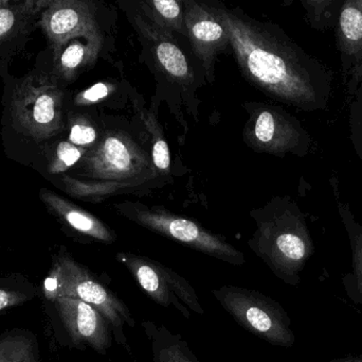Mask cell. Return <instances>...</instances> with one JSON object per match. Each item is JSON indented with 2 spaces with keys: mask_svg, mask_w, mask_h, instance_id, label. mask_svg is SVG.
<instances>
[{
  "mask_svg": "<svg viewBox=\"0 0 362 362\" xmlns=\"http://www.w3.org/2000/svg\"><path fill=\"white\" fill-rule=\"evenodd\" d=\"M52 55L74 38L102 42L95 4L81 0H52L38 21Z\"/></svg>",
  "mask_w": 362,
  "mask_h": 362,
  "instance_id": "30bf717a",
  "label": "cell"
},
{
  "mask_svg": "<svg viewBox=\"0 0 362 362\" xmlns=\"http://www.w3.org/2000/svg\"><path fill=\"white\" fill-rule=\"evenodd\" d=\"M116 210L121 216L136 225L175 240L202 254L236 267L246 263L244 253L229 244L225 237L211 233L191 219L172 214L159 206H146L133 202L118 204Z\"/></svg>",
  "mask_w": 362,
  "mask_h": 362,
  "instance_id": "8992f818",
  "label": "cell"
},
{
  "mask_svg": "<svg viewBox=\"0 0 362 362\" xmlns=\"http://www.w3.org/2000/svg\"><path fill=\"white\" fill-rule=\"evenodd\" d=\"M112 87L107 83L100 82L76 95L74 103L76 106H89L102 101L110 95Z\"/></svg>",
  "mask_w": 362,
  "mask_h": 362,
  "instance_id": "484cf974",
  "label": "cell"
},
{
  "mask_svg": "<svg viewBox=\"0 0 362 362\" xmlns=\"http://www.w3.org/2000/svg\"><path fill=\"white\" fill-rule=\"evenodd\" d=\"M183 6L187 36L212 82L217 55L230 46L229 34L216 9L194 0L183 1Z\"/></svg>",
  "mask_w": 362,
  "mask_h": 362,
  "instance_id": "7c38bea8",
  "label": "cell"
},
{
  "mask_svg": "<svg viewBox=\"0 0 362 362\" xmlns=\"http://www.w3.org/2000/svg\"><path fill=\"white\" fill-rule=\"evenodd\" d=\"M116 261L127 268L155 303L174 308L185 319L191 318L192 312L204 316V307L192 285L171 268L131 252L117 253Z\"/></svg>",
  "mask_w": 362,
  "mask_h": 362,
  "instance_id": "ba28073f",
  "label": "cell"
},
{
  "mask_svg": "<svg viewBox=\"0 0 362 362\" xmlns=\"http://www.w3.org/2000/svg\"><path fill=\"white\" fill-rule=\"evenodd\" d=\"M148 155L123 132L106 131L87 150L76 167L78 180L68 174L53 176L62 191L78 199L107 193L110 187L138 186L154 176ZM50 180V179H49Z\"/></svg>",
  "mask_w": 362,
  "mask_h": 362,
  "instance_id": "7a4b0ae2",
  "label": "cell"
},
{
  "mask_svg": "<svg viewBox=\"0 0 362 362\" xmlns=\"http://www.w3.org/2000/svg\"><path fill=\"white\" fill-rule=\"evenodd\" d=\"M329 362H362L361 357H348V358L336 359Z\"/></svg>",
  "mask_w": 362,
  "mask_h": 362,
  "instance_id": "4316f807",
  "label": "cell"
},
{
  "mask_svg": "<svg viewBox=\"0 0 362 362\" xmlns=\"http://www.w3.org/2000/svg\"><path fill=\"white\" fill-rule=\"evenodd\" d=\"M66 93L51 72L31 70L16 79L8 99L15 130L38 146L57 140L67 130Z\"/></svg>",
  "mask_w": 362,
  "mask_h": 362,
  "instance_id": "277c9868",
  "label": "cell"
},
{
  "mask_svg": "<svg viewBox=\"0 0 362 362\" xmlns=\"http://www.w3.org/2000/svg\"><path fill=\"white\" fill-rule=\"evenodd\" d=\"M251 216L257 230L248 240L249 248L289 286H298L308 259L315 252L304 219L291 206L269 204Z\"/></svg>",
  "mask_w": 362,
  "mask_h": 362,
  "instance_id": "3957f363",
  "label": "cell"
},
{
  "mask_svg": "<svg viewBox=\"0 0 362 362\" xmlns=\"http://www.w3.org/2000/svg\"><path fill=\"white\" fill-rule=\"evenodd\" d=\"M52 0H0V61L21 51Z\"/></svg>",
  "mask_w": 362,
  "mask_h": 362,
  "instance_id": "4fadbf2b",
  "label": "cell"
},
{
  "mask_svg": "<svg viewBox=\"0 0 362 362\" xmlns=\"http://www.w3.org/2000/svg\"><path fill=\"white\" fill-rule=\"evenodd\" d=\"M358 2L359 6H361V8L362 9V1H357Z\"/></svg>",
  "mask_w": 362,
  "mask_h": 362,
  "instance_id": "f1b7e54d",
  "label": "cell"
},
{
  "mask_svg": "<svg viewBox=\"0 0 362 362\" xmlns=\"http://www.w3.org/2000/svg\"><path fill=\"white\" fill-rule=\"evenodd\" d=\"M52 303L74 346L80 350L90 348L100 355L107 354L114 338L110 323L101 312L72 298L57 297Z\"/></svg>",
  "mask_w": 362,
  "mask_h": 362,
  "instance_id": "8fae6325",
  "label": "cell"
},
{
  "mask_svg": "<svg viewBox=\"0 0 362 362\" xmlns=\"http://www.w3.org/2000/svg\"><path fill=\"white\" fill-rule=\"evenodd\" d=\"M338 47L344 84L353 95L362 81V9L357 1L344 2L340 11Z\"/></svg>",
  "mask_w": 362,
  "mask_h": 362,
  "instance_id": "9a60e30c",
  "label": "cell"
},
{
  "mask_svg": "<svg viewBox=\"0 0 362 362\" xmlns=\"http://www.w3.org/2000/svg\"><path fill=\"white\" fill-rule=\"evenodd\" d=\"M142 327L150 342L153 362H202L189 344L165 325L144 321Z\"/></svg>",
  "mask_w": 362,
  "mask_h": 362,
  "instance_id": "ac0fdd59",
  "label": "cell"
},
{
  "mask_svg": "<svg viewBox=\"0 0 362 362\" xmlns=\"http://www.w3.org/2000/svg\"><path fill=\"white\" fill-rule=\"evenodd\" d=\"M358 231H359V234H361V238H362V230L361 229H358Z\"/></svg>",
  "mask_w": 362,
  "mask_h": 362,
  "instance_id": "83f0119b",
  "label": "cell"
},
{
  "mask_svg": "<svg viewBox=\"0 0 362 362\" xmlns=\"http://www.w3.org/2000/svg\"><path fill=\"white\" fill-rule=\"evenodd\" d=\"M102 42L80 38L68 42L53 55V69L51 74L63 84L74 82L87 68L97 61Z\"/></svg>",
  "mask_w": 362,
  "mask_h": 362,
  "instance_id": "2e32d148",
  "label": "cell"
},
{
  "mask_svg": "<svg viewBox=\"0 0 362 362\" xmlns=\"http://www.w3.org/2000/svg\"><path fill=\"white\" fill-rule=\"evenodd\" d=\"M250 113L244 138L253 150L276 155L306 154L310 137L291 115L265 104H257Z\"/></svg>",
  "mask_w": 362,
  "mask_h": 362,
  "instance_id": "9c48e42d",
  "label": "cell"
},
{
  "mask_svg": "<svg viewBox=\"0 0 362 362\" xmlns=\"http://www.w3.org/2000/svg\"><path fill=\"white\" fill-rule=\"evenodd\" d=\"M37 295V289L29 283H0V312L27 303Z\"/></svg>",
  "mask_w": 362,
  "mask_h": 362,
  "instance_id": "cb8c5ba5",
  "label": "cell"
},
{
  "mask_svg": "<svg viewBox=\"0 0 362 362\" xmlns=\"http://www.w3.org/2000/svg\"><path fill=\"white\" fill-rule=\"evenodd\" d=\"M219 305L246 331L272 346L293 348L296 336L286 310L268 295L253 289L221 286L213 289Z\"/></svg>",
  "mask_w": 362,
  "mask_h": 362,
  "instance_id": "52a82bcc",
  "label": "cell"
},
{
  "mask_svg": "<svg viewBox=\"0 0 362 362\" xmlns=\"http://www.w3.org/2000/svg\"><path fill=\"white\" fill-rule=\"evenodd\" d=\"M148 21L168 34L187 35L183 1L177 0H148L140 4Z\"/></svg>",
  "mask_w": 362,
  "mask_h": 362,
  "instance_id": "d6986e66",
  "label": "cell"
},
{
  "mask_svg": "<svg viewBox=\"0 0 362 362\" xmlns=\"http://www.w3.org/2000/svg\"><path fill=\"white\" fill-rule=\"evenodd\" d=\"M353 254V271L344 278L348 295L357 302L362 301V238L356 227L349 225Z\"/></svg>",
  "mask_w": 362,
  "mask_h": 362,
  "instance_id": "603a6c76",
  "label": "cell"
},
{
  "mask_svg": "<svg viewBox=\"0 0 362 362\" xmlns=\"http://www.w3.org/2000/svg\"><path fill=\"white\" fill-rule=\"evenodd\" d=\"M66 115H67L66 123H67L68 140L74 146L85 150L93 148L100 138L93 121L86 115L71 112V111Z\"/></svg>",
  "mask_w": 362,
  "mask_h": 362,
  "instance_id": "7402d4cb",
  "label": "cell"
},
{
  "mask_svg": "<svg viewBox=\"0 0 362 362\" xmlns=\"http://www.w3.org/2000/svg\"><path fill=\"white\" fill-rule=\"evenodd\" d=\"M42 152L47 159V171L53 178L76 168L87 150L74 146L68 140H57L42 147Z\"/></svg>",
  "mask_w": 362,
  "mask_h": 362,
  "instance_id": "ffe728a7",
  "label": "cell"
},
{
  "mask_svg": "<svg viewBox=\"0 0 362 362\" xmlns=\"http://www.w3.org/2000/svg\"><path fill=\"white\" fill-rule=\"evenodd\" d=\"M0 362H40L35 338L18 332L1 336Z\"/></svg>",
  "mask_w": 362,
  "mask_h": 362,
  "instance_id": "44dd1931",
  "label": "cell"
},
{
  "mask_svg": "<svg viewBox=\"0 0 362 362\" xmlns=\"http://www.w3.org/2000/svg\"><path fill=\"white\" fill-rule=\"evenodd\" d=\"M144 32L153 44L155 55L160 67L168 76L177 82L189 84L193 80V74L187 64L182 50L172 40L171 34L165 33L152 23H142Z\"/></svg>",
  "mask_w": 362,
  "mask_h": 362,
  "instance_id": "e0dca14e",
  "label": "cell"
},
{
  "mask_svg": "<svg viewBox=\"0 0 362 362\" xmlns=\"http://www.w3.org/2000/svg\"><path fill=\"white\" fill-rule=\"evenodd\" d=\"M44 295L50 302L57 297H68L93 306L110 323L114 341L131 353L125 335V327L131 329L136 327L131 310L116 293L100 282L88 268L76 261L64 247L53 256L50 273L44 282Z\"/></svg>",
  "mask_w": 362,
  "mask_h": 362,
  "instance_id": "5b68a950",
  "label": "cell"
},
{
  "mask_svg": "<svg viewBox=\"0 0 362 362\" xmlns=\"http://www.w3.org/2000/svg\"><path fill=\"white\" fill-rule=\"evenodd\" d=\"M38 197L49 214L52 215L70 233L84 238L86 242L106 244L116 242V234L105 223L54 191L40 188Z\"/></svg>",
  "mask_w": 362,
  "mask_h": 362,
  "instance_id": "5bb4252c",
  "label": "cell"
},
{
  "mask_svg": "<svg viewBox=\"0 0 362 362\" xmlns=\"http://www.w3.org/2000/svg\"><path fill=\"white\" fill-rule=\"evenodd\" d=\"M243 74L270 97L304 111L325 108L332 74L280 28L238 9H216Z\"/></svg>",
  "mask_w": 362,
  "mask_h": 362,
  "instance_id": "6da1fadb",
  "label": "cell"
},
{
  "mask_svg": "<svg viewBox=\"0 0 362 362\" xmlns=\"http://www.w3.org/2000/svg\"><path fill=\"white\" fill-rule=\"evenodd\" d=\"M154 144L152 149V163L154 167L161 174H168L171 168V157L169 146L163 136L156 133L154 128Z\"/></svg>",
  "mask_w": 362,
  "mask_h": 362,
  "instance_id": "d4e9b609",
  "label": "cell"
}]
</instances>
